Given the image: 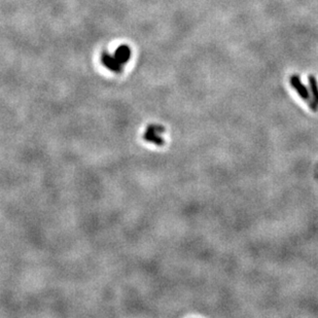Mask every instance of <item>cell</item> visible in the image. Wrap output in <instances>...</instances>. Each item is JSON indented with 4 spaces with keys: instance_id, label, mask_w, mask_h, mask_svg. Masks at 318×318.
<instances>
[{
    "instance_id": "3957f363",
    "label": "cell",
    "mask_w": 318,
    "mask_h": 318,
    "mask_svg": "<svg viewBox=\"0 0 318 318\" xmlns=\"http://www.w3.org/2000/svg\"><path fill=\"white\" fill-rule=\"evenodd\" d=\"M291 85L292 87L298 92V94L300 95V97L304 100H310V92L308 90V88L304 85L301 80V78L298 76H292L291 78Z\"/></svg>"
},
{
    "instance_id": "7a4b0ae2",
    "label": "cell",
    "mask_w": 318,
    "mask_h": 318,
    "mask_svg": "<svg viewBox=\"0 0 318 318\" xmlns=\"http://www.w3.org/2000/svg\"><path fill=\"white\" fill-rule=\"evenodd\" d=\"M165 132V128L160 125H151L145 129L144 139L147 142L156 144L158 146H162L165 144V140L162 137V134Z\"/></svg>"
},
{
    "instance_id": "6da1fadb",
    "label": "cell",
    "mask_w": 318,
    "mask_h": 318,
    "mask_svg": "<svg viewBox=\"0 0 318 318\" xmlns=\"http://www.w3.org/2000/svg\"><path fill=\"white\" fill-rule=\"evenodd\" d=\"M131 58V49L128 45H119L114 55L108 53L102 54V63L109 70L116 73H120L124 69L125 64Z\"/></svg>"
},
{
    "instance_id": "277c9868",
    "label": "cell",
    "mask_w": 318,
    "mask_h": 318,
    "mask_svg": "<svg viewBox=\"0 0 318 318\" xmlns=\"http://www.w3.org/2000/svg\"><path fill=\"white\" fill-rule=\"evenodd\" d=\"M308 81H309V88L312 96V100L309 102V107L313 111H317L318 110V82L314 76H309Z\"/></svg>"
}]
</instances>
